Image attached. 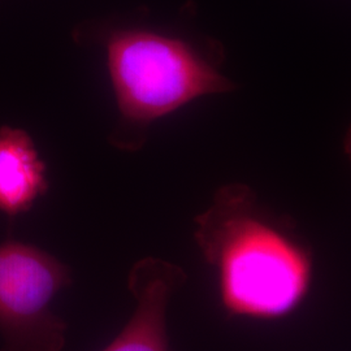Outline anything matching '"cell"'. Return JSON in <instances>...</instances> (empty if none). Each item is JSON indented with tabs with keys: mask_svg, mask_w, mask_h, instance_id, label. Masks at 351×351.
<instances>
[{
	"mask_svg": "<svg viewBox=\"0 0 351 351\" xmlns=\"http://www.w3.org/2000/svg\"><path fill=\"white\" fill-rule=\"evenodd\" d=\"M186 278L180 265L159 258L149 256L133 264L128 288L136 300V310L101 351H169L167 308Z\"/></svg>",
	"mask_w": 351,
	"mask_h": 351,
	"instance_id": "obj_4",
	"label": "cell"
},
{
	"mask_svg": "<svg viewBox=\"0 0 351 351\" xmlns=\"http://www.w3.org/2000/svg\"><path fill=\"white\" fill-rule=\"evenodd\" d=\"M343 151H345L348 159L351 162V125L348 129L346 136H345V139H343Z\"/></svg>",
	"mask_w": 351,
	"mask_h": 351,
	"instance_id": "obj_6",
	"label": "cell"
},
{
	"mask_svg": "<svg viewBox=\"0 0 351 351\" xmlns=\"http://www.w3.org/2000/svg\"><path fill=\"white\" fill-rule=\"evenodd\" d=\"M108 69L120 112L113 142L142 146L152 121L234 85L188 42L143 30L116 32L107 43Z\"/></svg>",
	"mask_w": 351,
	"mask_h": 351,
	"instance_id": "obj_2",
	"label": "cell"
},
{
	"mask_svg": "<svg viewBox=\"0 0 351 351\" xmlns=\"http://www.w3.org/2000/svg\"><path fill=\"white\" fill-rule=\"evenodd\" d=\"M46 164L24 129L0 128V213L17 217L49 191Z\"/></svg>",
	"mask_w": 351,
	"mask_h": 351,
	"instance_id": "obj_5",
	"label": "cell"
},
{
	"mask_svg": "<svg viewBox=\"0 0 351 351\" xmlns=\"http://www.w3.org/2000/svg\"><path fill=\"white\" fill-rule=\"evenodd\" d=\"M194 224V239L216 271L226 314L278 319L293 313L308 294L310 251L263 211L249 186L219 189Z\"/></svg>",
	"mask_w": 351,
	"mask_h": 351,
	"instance_id": "obj_1",
	"label": "cell"
},
{
	"mask_svg": "<svg viewBox=\"0 0 351 351\" xmlns=\"http://www.w3.org/2000/svg\"><path fill=\"white\" fill-rule=\"evenodd\" d=\"M73 282L71 268L19 239L0 243V351H63L66 323L52 300Z\"/></svg>",
	"mask_w": 351,
	"mask_h": 351,
	"instance_id": "obj_3",
	"label": "cell"
}]
</instances>
